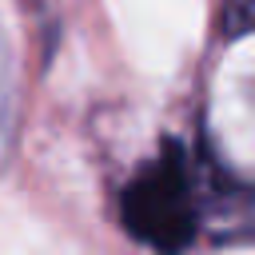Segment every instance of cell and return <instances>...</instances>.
<instances>
[{
	"instance_id": "obj_2",
	"label": "cell",
	"mask_w": 255,
	"mask_h": 255,
	"mask_svg": "<svg viewBox=\"0 0 255 255\" xmlns=\"http://www.w3.org/2000/svg\"><path fill=\"white\" fill-rule=\"evenodd\" d=\"M223 32L251 36L255 32V0H223Z\"/></svg>"
},
{
	"instance_id": "obj_1",
	"label": "cell",
	"mask_w": 255,
	"mask_h": 255,
	"mask_svg": "<svg viewBox=\"0 0 255 255\" xmlns=\"http://www.w3.org/2000/svg\"><path fill=\"white\" fill-rule=\"evenodd\" d=\"M120 215L131 239L159 255H179L199 235V183L191 159L179 143H163V151L143 163L124 187Z\"/></svg>"
}]
</instances>
